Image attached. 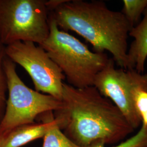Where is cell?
<instances>
[{
	"instance_id": "1",
	"label": "cell",
	"mask_w": 147,
	"mask_h": 147,
	"mask_svg": "<svg viewBox=\"0 0 147 147\" xmlns=\"http://www.w3.org/2000/svg\"><path fill=\"white\" fill-rule=\"evenodd\" d=\"M61 101L62 107L53 112L54 119L80 147L115 144L135 131L116 105L94 86L77 88L64 83Z\"/></svg>"
},
{
	"instance_id": "2",
	"label": "cell",
	"mask_w": 147,
	"mask_h": 147,
	"mask_svg": "<svg viewBox=\"0 0 147 147\" xmlns=\"http://www.w3.org/2000/svg\"><path fill=\"white\" fill-rule=\"evenodd\" d=\"M49 16L61 30L84 38L95 52L108 51L121 68L132 69L127 39L132 27L121 11L111 10L101 1L65 0Z\"/></svg>"
},
{
	"instance_id": "3",
	"label": "cell",
	"mask_w": 147,
	"mask_h": 147,
	"mask_svg": "<svg viewBox=\"0 0 147 147\" xmlns=\"http://www.w3.org/2000/svg\"><path fill=\"white\" fill-rule=\"evenodd\" d=\"M50 33L41 45L62 70L68 84L77 88L93 86L96 75L110 58L106 53L91 51L78 38L58 27L49 16Z\"/></svg>"
},
{
	"instance_id": "4",
	"label": "cell",
	"mask_w": 147,
	"mask_h": 147,
	"mask_svg": "<svg viewBox=\"0 0 147 147\" xmlns=\"http://www.w3.org/2000/svg\"><path fill=\"white\" fill-rule=\"evenodd\" d=\"M49 14L45 0H0V42L41 45L49 35Z\"/></svg>"
},
{
	"instance_id": "5",
	"label": "cell",
	"mask_w": 147,
	"mask_h": 147,
	"mask_svg": "<svg viewBox=\"0 0 147 147\" xmlns=\"http://www.w3.org/2000/svg\"><path fill=\"white\" fill-rule=\"evenodd\" d=\"M3 64L8 98L0 123V132L7 133L17 127L33 124L40 115L62 107V101L27 87L17 73L16 64L6 56Z\"/></svg>"
},
{
	"instance_id": "6",
	"label": "cell",
	"mask_w": 147,
	"mask_h": 147,
	"mask_svg": "<svg viewBox=\"0 0 147 147\" xmlns=\"http://www.w3.org/2000/svg\"><path fill=\"white\" fill-rule=\"evenodd\" d=\"M93 86L116 105L134 130L141 126L134 95L137 89L147 90V74L140 73L135 69L116 68L114 60L110 58L96 75Z\"/></svg>"
},
{
	"instance_id": "7",
	"label": "cell",
	"mask_w": 147,
	"mask_h": 147,
	"mask_svg": "<svg viewBox=\"0 0 147 147\" xmlns=\"http://www.w3.org/2000/svg\"><path fill=\"white\" fill-rule=\"evenodd\" d=\"M5 54L26 70L36 90L62 100L65 76L42 47L34 42H18L5 47Z\"/></svg>"
},
{
	"instance_id": "8",
	"label": "cell",
	"mask_w": 147,
	"mask_h": 147,
	"mask_svg": "<svg viewBox=\"0 0 147 147\" xmlns=\"http://www.w3.org/2000/svg\"><path fill=\"white\" fill-rule=\"evenodd\" d=\"M42 122L24 125L8 132L4 147H21L35 140L43 138L54 119L53 111L40 115Z\"/></svg>"
},
{
	"instance_id": "9",
	"label": "cell",
	"mask_w": 147,
	"mask_h": 147,
	"mask_svg": "<svg viewBox=\"0 0 147 147\" xmlns=\"http://www.w3.org/2000/svg\"><path fill=\"white\" fill-rule=\"evenodd\" d=\"M129 36L134 39L127 52L131 68L143 73L147 59V8L143 19L132 28Z\"/></svg>"
},
{
	"instance_id": "10",
	"label": "cell",
	"mask_w": 147,
	"mask_h": 147,
	"mask_svg": "<svg viewBox=\"0 0 147 147\" xmlns=\"http://www.w3.org/2000/svg\"><path fill=\"white\" fill-rule=\"evenodd\" d=\"M43 138L42 147H81L75 144L63 134L55 119Z\"/></svg>"
},
{
	"instance_id": "11",
	"label": "cell",
	"mask_w": 147,
	"mask_h": 147,
	"mask_svg": "<svg viewBox=\"0 0 147 147\" xmlns=\"http://www.w3.org/2000/svg\"><path fill=\"white\" fill-rule=\"evenodd\" d=\"M123 3L121 13L132 27L135 26L147 8V0H124Z\"/></svg>"
},
{
	"instance_id": "12",
	"label": "cell",
	"mask_w": 147,
	"mask_h": 147,
	"mask_svg": "<svg viewBox=\"0 0 147 147\" xmlns=\"http://www.w3.org/2000/svg\"><path fill=\"white\" fill-rule=\"evenodd\" d=\"M90 147H106L101 143H96ZM112 147H147V126L141 124L139 131L132 136Z\"/></svg>"
},
{
	"instance_id": "13",
	"label": "cell",
	"mask_w": 147,
	"mask_h": 147,
	"mask_svg": "<svg viewBox=\"0 0 147 147\" xmlns=\"http://www.w3.org/2000/svg\"><path fill=\"white\" fill-rule=\"evenodd\" d=\"M5 57V46L0 42V123L5 114L7 100L6 93L8 92V85L3 64Z\"/></svg>"
},
{
	"instance_id": "14",
	"label": "cell",
	"mask_w": 147,
	"mask_h": 147,
	"mask_svg": "<svg viewBox=\"0 0 147 147\" xmlns=\"http://www.w3.org/2000/svg\"><path fill=\"white\" fill-rule=\"evenodd\" d=\"M134 101L142 124L147 126V90H136L134 95Z\"/></svg>"
},
{
	"instance_id": "15",
	"label": "cell",
	"mask_w": 147,
	"mask_h": 147,
	"mask_svg": "<svg viewBox=\"0 0 147 147\" xmlns=\"http://www.w3.org/2000/svg\"><path fill=\"white\" fill-rule=\"evenodd\" d=\"M8 132L7 133H2L0 132V147H5V138L7 135Z\"/></svg>"
}]
</instances>
